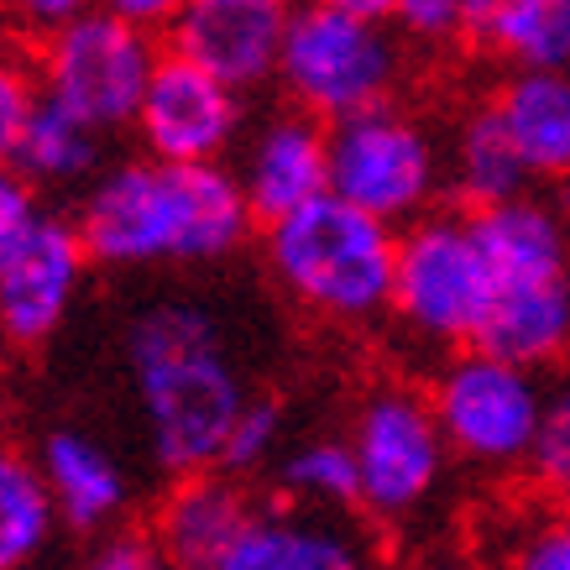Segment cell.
Segmentation results:
<instances>
[{"label": "cell", "mask_w": 570, "mask_h": 570, "mask_svg": "<svg viewBox=\"0 0 570 570\" xmlns=\"http://www.w3.org/2000/svg\"><path fill=\"white\" fill-rule=\"evenodd\" d=\"M252 199L220 163H126L89 189L79 236L100 262H215L242 246Z\"/></svg>", "instance_id": "6da1fadb"}, {"label": "cell", "mask_w": 570, "mask_h": 570, "mask_svg": "<svg viewBox=\"0 0 570 570\" xmlns=\"http://www.w3.org/2000/svg\"><path fill=\"white\" fill-rule=\"evenodd\" d=\"M131 377L157 461L178 476L220 466L225 434L246 409V393L225 362L215 320L194 304L141 314L131 330Z\"/></svg>", "instance_id": "7a4b0ae2"}, {"label": "cell", "mask_w": 570, "mask_h": 570, "mask_svg": "<svg viewBox=\"0 0 570 570\" xmlns=\"http://www.w3.org/2000/svg\"><path fill=\"white\" fill-rule=\"evenodd\" d=\"M267 252L277 283L325 320H372L393 304V225L335 189L267 225Z\"/></svg>", "instance_id": "3957f363"}, {"label": "cell", "mask_w": 570, "mask_h": 570, "mask_svg": "<svg viewBox=\"0 0 570 570\" xmlns=\"http://www.w3.org/2000/svg\"><path fill=\"white\" fill-rule=\"evenodd\" d=\"M277 73L309 116L346 121V116H362L393 95L397 42L387 37L382 21L314 0L288 17Z\"/></svg>", "instance_id": "277c9868"}, {"label": "cell", "mask_w": 570, "mask_h": 570, "mask_svg": "<svg viewBox=\"0 0 570 570\" xmlns=\"http://www.w3.org/2000/svg\"><path fill=\"white\" fill-rule=\"evenodd\" d=\"M153 69L157 52L147 27L116 17L105 6L42 37V95L69 105L73 116H85L100 131L137 121Z\"/></svg>", "instance_id": "5b68a950"}, {"label": "cell", "mask_w": 570, "mask_h": 570, "mask_svg": "<svg viewBox=\"0 0 570 570\" xmlns=\"http://www.w3.org/2000/svg\"><path fill=\"white\" fill-rule=\"evenodd\" d=\"M498 273L482 252V236L471 220H424L397 242V277H393V309L403 325L461 346L476 341L492 314Z\"/></svg>", "instance_id": "8992f818"}, {"label": "cell", "mask_w": 570, "mask_h": 570, "mask_svg": "<svg viewBox=\"0 0 570 570\" xmlns=\"http://www.w3.org/2000/svg\"><path fill=\"white\" fill-rule=\"evenodd\" d=\"M430 403L450 445L471 461H487V466L523 461L534 450L539 419H544V397H539L529 366L482 346L445 366Z\"/></svg>", "instance_id": "52a82bcc"}, {"label": "cell", "mask_w": 570, "mask_h": 570, "mask_svg": "<svg viewBox=\"0 0 570 570\" xmlns=\"http://www.w3.org/2000/svg\"><path fill=\"white\" fill-rule=\"evenodd\" d=\"M440 163L424 126L397 116L387 105H372L362 116H346L330 131V189L351 205L372 209L382 220H409L430 205Z\"/></svg>", "instance_id": "ba28073f"}, {"label": "cell", "mask_w": 570, "mask_h": 570, "mask_svg": "<svg viewBox=\"0 0 570 570\" xmlns=\"http://www.w3.org/2000/svg\"><path fill=\"white\" fill-rule=\"evenodd\" d=\"M351 450L362 476V508H372L377 519H409L440 482L445 430L430 397L382 387L362 403Z\"/></svg>", "instance_id": "9c48e42d"}, {"label": "cell", "mask_w": 570, "mask_h": 570, "mask_svg": "<svg viewBox=\"0 0 570 570\" xmlns=\"http://www.w3.org/2000/svg\"><path fill=\"white\" fill-rule=\"evenodd\" d=\"M137 126L147 153L163 163H215L242 126V105L225 79L174 52V58H157Z\"/></svg>", "instance_id": "30bf717a"}, {"label": "cell", "mask_w": 570, "mask_h": 570, "mask_svg": "<svg viewBox=\"0 0 570 570\" xmlns=\"http://www.w3.org/2000/svg\"><path fill=\"white\" fill-rule=\"evenodd\" d=\"M89 246L79 225L37 220L21 252L0 267V341L11 346H42L63 325L79 277H85Z\"/></svg>", "instance_id": "8fae6325"}, {"label": "cell", "mask_w": 570, "mask_h": 570, "mask_svg": "<svg viewBox=\"0 0 570 570\" xmlns=\"http://www.w3.org/2000/svg\"><path fill=\"white\" fill-rule=\"evenodd\" d=\"M174 52L209 69L230 89H252L283 58V0H189L174 17Z\"/></svg>", "instance_id": "7c38bea8"}, {"label": "cell", "mask_w": 570, "mask_h": 570, "mask_svg": "<svg viewBox=\"0 0 570 570\" xmlns=\"http://www.w3.org/2000/svg\"><path fill=\"white\" fill-rule=\"evenodd\" d=\"M252 215L277 225L330 189V131L314 116H283L257 137L242 178Z\"/></svg>", "instance_id": "4fadbf2b"}, {"label": "cell", "mask_w": 570, "mask_h": 570, "mask_svg": "<svg viewBox=\"0 0 570 570\" xmlns=\"http://www.w3.org/2000/svg\"><path fill=\"white\" fill-rule=\"evenodd\" d=\"M246 523H252V513H246L236 487L225 476H209V471H189L157 519V544L174 560V570H215L236 550Z\"/></svg>", "instance_id": "5bb4252c"}, {"label": "cell", "mask_w": 570, "mask_h": 570, "mask_svg": "<svg viewBox=\"0 0 570 570\" xmlns=\"http://www.w3.org/2000/svg\"><path fill=\"white\" fill-rule=\"evenodd\" d=\"M482 351H498L519 366L554 362L570 351V273L544 277V283H502L492 294V314H487Z\"/></svg>", "instance_id": "9a60e30c"}, {"label": "cell", "mask_w": 570, "mask_h": 570, "mask_svg": "<svg viewBox=\"0 0 570 570\" xmlns=\"http://www.w3.org/2000/svg\"><path fill=\"white\" fill-rule=\"evenodd\" d=\"M482 252L502 283H544V277H566V225L560 215L534 199H502L471 215Z\"/></svg>", "instance_id": "2e32d148"}, {"label": "cell", "mask_w": 570, "mask_h": 570, "mask_svg": "<svg viewBox=\"0 0 570 570\" xmlns=\"http://www.w3.org/2000/svg\"><path fill=\"white\" fill-rule=\"evenodd\" d=\"M529 174L570 178V69H519L498 100Z\"/></svg>", "instance_id": "e0dca14e"}, {"label": "cell", "mask_w": 570, "mask_h": 570, "mask_svg": "<svg viewBox=\"0 0 570 570\" xmlns=\"http://www.w3.org/2000/svg\"><path fill=\"white\" fill-rule=\"evenodd\" d=\"M42 476L52 487L58 519L69 529H100L126 508L121 461L85 434H52L42 445Z\"/></svg>", "instance_id": "ac0fdd59"}, {"label": "cell", "mask_w": 570, "mask_h": 570, "mask_svg": "<svg viewBox=\"0 0 570 570\" xmlns=\"http://www.w3.org/2000/svg\"><path fill=\"white\" fill-rule=\"evenodd\" d=\"M215 570H372L366 554L351 544L341 529L320 519H252L236 550L225 554Z\"/></svg>", "instance_id": "d6986e66"}, {"label": "cell", "mask_w": 570, "mask_h": 570, "mask_svg": "<svg viewBox=\"0 0 570 570\" xmlns=\"http://www.w3.org/2000/svg\"><path fill=\"white\" fill-rule=\"evenodd\" d=\"M466 32L519 69H570V0H471Z\"/></svg>", "instance_id": "ffe728a7"}, {"label": "cell", "mask_w": 570, "mask_h": 570, "mask_svg": "<svg viewBox=\"0 0 570 570\" xmlns=\"http://www.w3.org/2000/svg\"><path fill=\"white\" fill-rule=\"evenodd\" d=\"M58 502L37 461L0 445V570H27L48 550Z\"/></svg>", "instance_id": "44dd1931"}, {"label": "cell", "mask_w": 570, "mask_h": 570, "mask_svg": "<svg viewBox=\"0 0 570 570\" xmlns=\"http://www.w3.org/2000/svg\"><path fill=\"white\" fill-rule=\"evenodd\" d=\"M529 163H523L519 141L508 131V121L492 110H476L455 141V189L466 194V205L487 209L502 205V199H519L523 184H529Z\"/></svg>", "instance_id": "7402d4cb"}, {"label": "cell", "mask_w": 570, "mask_h": 570, "mask_svg": "<svg viewBox=\"0 0 570 570\" xmlns=\"http://www.w3.org/2000/svg\"><path fill=\"white\" fill-rule=\"evenodd\" d=\"M95 163H100V126H89L69 105L42 95L37 110L27 116V131H21L17 168L32 184H79Z\"/></svg>", "instance_id": "603a6c76"}, {"label": "cell", "mask_w": 570, "mask_h": 570, "mask_svg": "<svg viewBox=\"0 0 570 570\" xmlns=\"http://www.w3.org/2000/svg\"><path fill=\"white\" fill-rule=\"evenodd\" d=\"M283 482L288 492L309 502H325V508H346V502H362V476H356V450L351 440H314V445H298L283 466Z\"/></svg>", "instance_id": "cb8c5ba5"}, {"label": "cell", "mask_w": 570, "mask_h": 570, "mask_svg": "<svg viewBox=\"0 0 570 570\" xmlns=\"http://www.w3.org/2000/svg\"><path fill=\"white\" fill-rule=\"evenodd\" d=\"M277 434H283V414H277V403H267V397H246V409L236 414L230 434H225L220 466L225 471H257L262 461L277 450Z\"/></svg>", "instance_id": "d4e9b609"}, {"label": "cell", "mask_w": 570, "mask_h": 570, "mask_svg": "<svg viewBox=\"0 0 570 570\" xmlns=\"http://www.w3.org/2000/svg\"><path fill=\"white\" fill-rule=\"evenodd\" d=\"M37 100L42 95H37L27 63L0 48V163H17L21 131H27V116L37 110Z\"/></svg>", "instance_id": "484cf974"}, {"label": "cell", "mask_w": 570, "mask_h": 570, "mask_svg": "<svg viewBox=\"0 0 570 570\" xmlns=\"http://www.w3.org/2000/svg\"><path fill=\"white\" fill-rule=\"evenodd\" d=\"M529 461H534L539 482H550L554 492H566L570 498V393H560V397L544 403V419H539Z\"/></svg>", "instance_id": "4316f807"}, {"label": "cell", "mask_w": 570, "mask_h": 570, "mask_svg": "<svg viewBox=\"0 0 570 570\" xmlns=\"http://www.w3.org/2000/svg\"><path fill=\"white\" fill-rule=\"evenodd\" d=\"M37 194H32V178L21 174L17 163H0V267L17 257L21 242L37 230Z\"/></svg>", "instance_id": "83f0119b"}, {"label": "cell", "mask_w": 570, "mask_h": 570, "mask_svg": "<svg viewBox=\"0 0 570 570\" xmlns=\"http://www.w3.org/2000/svg\"><path fill=\"white\" fill-rule=\"evenodd\" d=\"M471 0H397L393 21L419 42H445V37L466 32Z\"/></svg>", "instance_id": "f1b7e54d"}, {"label": "cell", "mask_w": 570, "mask_h": 570, "mask_svg": "<svg viewBox=\"0 0 570 570\" xmlns=\"http://www.w3.org/2000/svg\"><path fill=\"white\" fill-rule=\"evenodd\" d=\"M95 6H100V0H6L11 21L27 27V32H37V37L69 27L73 17H85V11H95Z\"/></svg>", "instance_id": "f546056e"}, {"label": "cell", "mask_w": 570, "mask_h": 570, "mask_svg": "<svg viewBox=\"0 0 570 570\" xmlns=\"http://www.w3.org/2000/svg\"><path fill=\"white\" fill-rule=\"evenodd\" d=\"M85 570H174V560L153 539H110Z\"/></svg>", "instance_id": "4dcf8cb0"}, {"label": "cell", "mask_w": 570, "mask_h": 570, "mask_svg": "<svg viewBox=\"0 0 570 570\" xmlns=\"http://www.w3.org/2000/svg\"><path fill=\"white\" fill-rule=\"evenodd\" d=\"M513 570H570V519L539 529L529 544H523L519 566Z\"/></svg>", "instance_id": "1f68e13d"}, {"label": "cell", "mask_w": 570, "mask_h": 570, "mask_svg": "<svg viewBox=\"0 0 570 570\" xmlns=\"http://www.w3.org/2000/svg\"><path fill=\"white\" fill-rule=\"evenodd\" d=\"M100 6L153 32V27H174V17L184 11V6H189V0H100Z\"/></svg>", "instance_id": "d6a6232c"}, {"label": "cell", "mask_w": 570, "mask_h": 570, "mask_svg": "<svg viewBox=\"0 0 570 570\" xmlns=\"http://www.w3.org/2000/svg\"><path fill=\"white\" fill-rule=\"evenodd\" d=\"M330 6H341V11H356V17H372V21H387V17H393L397 0H330Z\"/></svg>", "instance_id": "836d02e7"}]
</instances>
